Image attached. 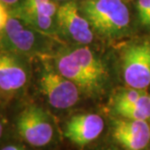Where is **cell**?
<instances>
[{
  "instance_id": "cell-1",
  "label": "cell",
  "mask_w": 150,
  "mask_h": 150,
  "mask_svg": "<svg viewBox=\"0 0 150 150\" xmlns=\"http://www.w3.org/2000/svg\"><path fill=\"white\" fill-rule=\"evenodd\" d=\"M79 9L92 29L102 36L117 37L129 27V9L122 0H82Z\"/></svg>"
},
{
  "instance_id": "cell-2",
  "label": "cell",
  "mask_w": 150,
  "mask_h": 150,
  "mask_svg": "<svg viewBox=\"0 0 150 150\" xmlns=\"http://www.w3.org/2000/svg\"><path fill=\"white\" fill-rule=\"evenodd\" d=\"M49 38L10 13L0 34V50L17 54H42L50 47Z\"/></svg>"
},
{
  "instance_id": "cell-3",
  "label": "cell",
  "mask_w": 150,
  "mask_h": 150,
  "mask_svg": "<svg viewBox=\"0 0 150 150\" xmlns=\"http://www.w3.org/2000/svg\"><path fill=\"white\" fill-rule=\"evenodd\" d=\"M123 78L129 87L144 90L150 85V42L137 43L122 54Z\"/></svg>"
},
{
  "instance_id": "cell-4",
  "label": "cell",
  "mask_w": 150,
  "mask_h": 150,
  "mask_svg": "<svg viewBox=\"0 0 150 150\" xmlns=\"http://www.w3.org/2000/svg\"><path fill=\"white\" fill-rule=\"evenodd\" d=\"M16 126L18 135L32 146H45L52 139L53 128L49 115L35 105L26 107L18 114Z\"/></svg>"
},
{
  "instance_id": "cell-5",
  "label": "cell",
  "mask_w": 150,
  "mask_h": 150,
  "mask_svg": "<svg viewBox=\"0 0 150 150\" xmlns=\"http://www.w3.org/2000/svg\"><path fill=\"white\" fill-rule=\"evenodd\" d=\"M42 93L50 106L58 110L73 107L79 101V86L50 67H46L39 79Z\"/></svg>"
},
{
  "instance_id": "cell-6",
  "label": "cell",
  "mask_w": 150,
  "mask_h": 150,
  "mask_svg": "<svg viewBox=\"0 0 150 150\" xmlns=\"http://www.w3.org/2000/svg\"><path fill=\"white\" fill-rule=\"evenodd\" d=\"M56 20L59 31L74 42L87 45L93 41V29L75 1L69 0L59 5Z\"/></svg>"
},
{
  "instance_id": "cell-7",
  "label": "cell",
  "mask_w": 150,
  "mask_h": 150,
  "mask_svg": "<svg viewBox=\"0 0 150 150\" xmlns=\"http://www.w3.org/2000/svg\"><path fill=\"white\" fill-rule=\"evenodd\" d=\"M27 79V69L18 54L0 50V91L16 93L24 87Z\"/></svg>"
},
{
  "instance_id": "cell-8",
  "label": "cell",
  "mask_w": 150,
  "mask_h": 150,
  "mask_svg": "<svg viewBox=\"0 0 150 150\" xmlns=\"http://www.w3.org/2000/svg\"><path fill=\"white\" fill-rule=\"evenodd\" d=\"M112 136L126 150H142L150 142V126L146 120L119 119L114 123Z\"/></svg>"
},
{
  "instance_id": "cell-9",
  "label": "cell",
  "mask_w": 150,
  "mask_h": 150,
  "mask_svg": "<svg viewBox=\"0 0 150 150\" xmlns=\"http://www.w3.org/2000/svg\"><path fill=\"white\" fill-rule=\"evenodd\" d=\"M104 127L103 118L98 114H76L67 122L65 136L76 144L85 145L96 139L103 132Z\"/></svg>"
},
{
  "instance_id": "cell-10",
  "label": "cell",
  "mask_w": 150,
  "mask_h": 150,
  "mask_svg": "<svg viewBox=\"0 0 150 150\" xmlns=\"http://www.w3.org/2000/svg\"><path fill=\"white\" fill-rule=\"evenodd\" d=\"M69 52L90 79L94 90L97 91L107 79L106 67L93 52L86 47H79Z\"/></svg>"
},
{
  "instance_id": "cell-11",
  "label": "cell",
  "mask_w": 150,
  "mask_h": 150,
  "mask_svg": "<svg viewBox=\"0 0 150 150\" xmlns=\"http://www.w3.org/2000/svg\"><path fill=\"white\" fill-rule=\"evenodd\" d=\"M55 63L57 71L65 78L75 82L79 88L88 92L95 91L90 79L86 76L81 65L75 59V57L70 53V52L60 53L56 57Z\"/></svg>"
},
{
  "instance_id": "cell-12",
  "label": "cell",
  "mask_w": 150,
  "mask_h": 150,
  "mask_svg": "<svg viewBox=\"0 0 150 150\" xmlns=\"http://www.w3.org/2000/svg\"><path fill=\"white\" fill-rule=\"evenodd\" d=\"M114 108L125 118L146 120L150 118V95L144 92L137 101L130 104L114 105Z\"/></svg>"
},
{
  "instance_id": "cell-13",
  "label": "cell",
  "mask_w": 150,
  "mask_h": 150,
  "mask_svg": "<svg viewBox=\"0 0 150 150\" xmlns=\"http://www.w3.org/2000/svg\"><path fill=\"white\" fill-rule=\"evenodd\" d=\"M17 8L50 17H56L59 5L54 0H22Z\"/></svg>"
},
{
  "instance_id": "cell-14",
  "label": "cell",
  "mask_w": 150,
  "mask_h": 150,
  "mask_svg": "<svg viewBox=\"0 0 150 150\" xmlns=\"http://www.w3.org/2000/svg\"><path fill=\"white\" fill-rule=\"evenodd\" d=\"M137 9L140 23L150 26V0H138Z\"/></svg>"
},
{
  "instance_id": "cell-15",
  "label": "cell",
  "mask_w": 150,
  "mask_h": 150,
  "mask_svg": "<svg viewBox=\"0 0 150 150\" xmlns=\"http://www.w3.org/2000/svg\"><path fill=\"white\" fill-rule=\"evenodd\" d=\"M9 17H10V10L7 8V6L0 1V34L6 27Z\"/></svg>"
},
{
  "instance_id": "cell-16",
  "label": "cell",
  "mask_w": 150,
  "mask_h": 150,
  "mask_svg": "<svg viewBox=\"0 0 150 150\" xmlns=\"http://www.w3.org/2000/svg\"><path fill=\"white\" fill-rule=\"evenodd\" d=\"M0 1H1L3 4H5L7 6V8L9 10L12 11L21 4L22 0H0Z\"/></svg>"
},
{
  "instance_id": "cell-17",
  "label": "cell",
  "mask_w": 150,
  "mask_h": 150,
  "mask_svg": "<svg viewBox=\"0 0 150 150\" xmlns=\"http://www.w3.org/2000/svg\"><path fill=\"white\" fill-rule=\"evenodd\" d=\"M1 150H25V149L18 145H7V146H5L4 148H2Z\"/></svg>"
},
{
  "instance_id": "cell-18",
  "label": "cell",
  "mask_w": 150,
  "mask_h": 150,
  "mask_svg": "<svg viewBox=\"0 0 150 150\" xmlns=\"http://www.w3.org/2000/svg\"><path fill=\"white\" fill-rule=\"evenodd\" d=\"M3 129H4V126H3L2 121L0 120V138H1L2 135H3Z\"/></svg>"
},
{
  "instance_id": "cell-19",
  "label": "cell",
  "mask_w": 150,
  "mask_h": 150,
  "mask_svg": "<svg viewBox=\"0 0 150 150\" xmlns=\"http://www.w3.org/2000/svg\"><path fill=\"white\" fill-rule=\"evenodd\" d=\"M56 2H66V1H69V0H54Z\"/></svg>"
},
{
  "instance_id": "cell-20",
  "label": "cell",
  "mask_w": 150,
  "mask_h": 150,
  "mask_svg": "<svg viewBox=\"0 0 150 150\" xmlns=\"http://www.w3.org/2000/svg\"><path fill=\"white\" fill-rule=\"evenodd\" d=\"M107 150H110V149H107Z\"/></svg>"
}]
</instances>
